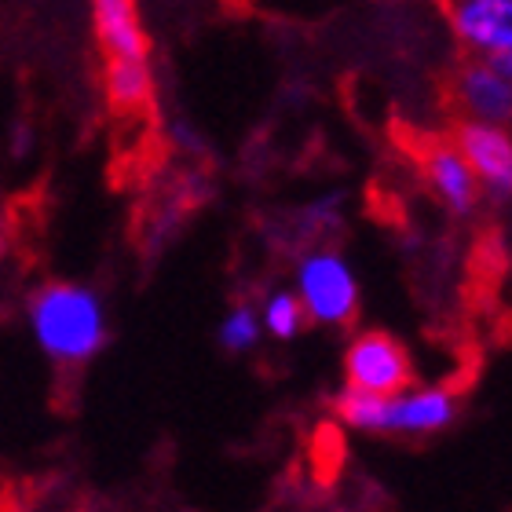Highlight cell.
I'll use <instances>...</instances> for the list:
<instances>
[{
  "mask_svg": "<svg viewBox=\"0 0 512 512\" xmlns=\"http://www.w3.org/2000/svg\"><path fill=\"white\" fill-rule=\"evenodd\" d=\"M344 381L366 395H399L414 388V363L399 337L388 330H363L344 348Z\"/></svg>",
  "mask_w": 512,
  "mask_h": 512,
  "instance_id": "obj_4",
  "label": "cell"
},
{
  "mask_svg": "<svg viewBox=\"0 0 512 512\" xmlns=\"http://www.w3.org/2000/svg\"><path fill=\"white\" fill-rule=\"evenodd\" d=\"M26 326L37 352L55 366L92 363L110 341L107 304L85 282L55 278L26 300Z\"/></svg>",
  "mask_w": 512,
  "mask_h": 512,
  "instance_id": "obj_1",
  "label": "cell"
},
{
  "mask_svg": "<svg viewBox=\"0 0 512 512\" xmlns=\"http://www.w3.org/2000/svg\"><path fill=\"white\" fill-rule=\"evenodd\" d=\"M454 103L465 114L461 121L480 125H512V81L487 59H469L454 74Z\"/></svg>",
  "mask_w": 512,
  "mask_h": 512,
  "instance_id": "obj_7",
  "label": "cell"
},
{
  "mask_svg": "<svg viewBox=\"0 0 512 512\" xmlns=\"http://www.w3.org/2000/svg\"><path fill=\"white\" fill-rule=\"evenodd\" d=\"M454 147L469 161L472 176L480 183V194H491L494 202L512 198V128L461 121L454 128Z\"/></svg>",
  "mask_w": 512,
  "mask_h": 512,
  "instance_id": "obj_6",
  "label": "cell"
},
{
  "mask_svg": "<svg viewBox=\"0 0 512 512\" xmlns=\"http://www.w3.org/2000/svg\"><path fill=\"white\" fill-rule=\"evenodd\" d=\"M92 30L107 59H150V37L139 0H88Z\"/></svg>",
  "mask_w": 512,
  "mask_h": 512,
  "instance_id": "obj_9",
  "label": "cell"
},
{
  "mask_svg": "<svg viewBox=\"0 0 512 512\" xmlns=\"http://www.w3.org/2000/svg\"><path fill=\"white\" fill-rule=\"evenodd\" d=\"M439 4H443V8H447V4H454V0H439Z\"/></svg>",
  "mask_w": 512,
  "mask_h": 512,
  "instance_id": "obj_15",
  "label": "cell"
},
{
  "mask_svg": "<svg viewBox=\"0 0 512 512\" xmlns=\"http://www.w3.org/2000/svg\"><path fill=\"white\" fill-rule=\"evenodd\" d=\"M341 220V194H326V198H319V202H311L304 209V224L315 227V231H333V227H341Z\"/></svg>",
  "mask_w": 512,
  "mask_h": 512,
  "instance_id": "obj_13",
  "label": "cell"
},
{
  "mask_svg": "<svg viewBox=\"0 0 512 512\" xmlns=\"http://www.w3.org/2000/svg\"><path fill=\"white\" fill-rule=\"evenodd\" d=\"M264 337V326H260V311L253 304H235V308L224 311V319L216 326V341L220 348L231 355H249Z\"/></svg>",
  "mask_w": 512,
  "mask_h": 512,
  "instance_id": "obj_12",
  "label": "cell"
},
{
  "mask_svg": "<svg viewBox=\"0 0 512 512\" xmlns=\"http://www.w3.org/2000/svg\"><path fill=\"white\" fill-rule=\"evenodd\" d=\"M337 421L363 436H436L458 421L461 399L447 384H421L399 395H366L344 388L337 395Z\"/></svg>",
  "mask_w": 512,
  "mask_h": 512,
  "instance_id": "obj_2",
  "label": "cell"
},
{
  "mask_svg": "<svg viewBox=\"0 0 512 512\" xmlns=\"http://www.w3.org/2000/svg\"><path fill=\"white\" fill-rule=\"evenodd\" d=\"M494 66H498V70H502V74L512 81V55H505V59H498V63H494Z\"/></svg>",
  "mask_w": 512,
  "mask_h": 512,
  "instance_id": "obj_14",
  "label": "cell"
},
{
  "mask_svg": "<svg viewBox=\"0 0 512 512\" xmlns=\"http://www.w3.org/2000/svg\"><path fill=\"white\" fill-rule=\"evenodd\" d=\"M103 92L114 110H143L154 96V66L150 59H107Z\"/></svg>",
  "mask_w": 512,
  "mask_h": 512,
  "instance_id": "obj_10",
  "label": "cell"
},
{
  "mask_svg": "<svg viewBox=\"0 0 512 512\" xmlns=\"http://www.w3.org/2000/svg\"><path fill=\"white\" fill-rule=\"evenodd\" d=\"M260 326H264L267 337L275 341H297L304 326H308V315L300 308V300L293 289H275L267 293L264 304H260Z\"/></svg>",
  "mask_w": 512,
  "mask_h": 512,
  "instance_id": "obj_11",
  "label": "cell"
},
{
  "mask_svg": "<svg viewBox=\"0 0 512 512\" xmlns=\"http://www.w3.org/2000/svg\"><path fill=\"white\" fill-rule=\"evenodd\" d=\"M421 172H425L428 191L436 194L439 205L454 216H472L480 205V183L472 176L469 161L461 158L454 139H432L421 154Z\"/></svg>",
  "mask_w": 512,
  "mask_h": 512,
  "instance_id": "obj_8",
  "label": "cell"
},
{
  "mask_svg": "<svg viewBox=\"0 0 512 512\" xmlns=\"http://www.w3.org/2000/svg\"><path fill=\"white\" fill-rule=\"evenodd\" d=\"M447 26L472 59L498 63L512 55V0H454Z\"/></svg>",
  "mask_w": 512,
  "mask_h": 512,
  "instance_id": "obj_5",
  "label": "cell"
},
{
  "mask_svg": "<svg viewBox=\"0 0 512 512\" xmlns=\"http://www.w3.org/2000/svg\"><path fill=\"white\" fill-rule=\"evenodd\" d=\"M293 293H297L300 308L315 326H348L359 315V275H355L352 260L333 246H315L300 253L293 267Z\"/></svg>",
  "mask_w": 512,
  "mask_h": 512,
  "instance_id": "obj_3",
  "label": "cell"
}]
</instances>
